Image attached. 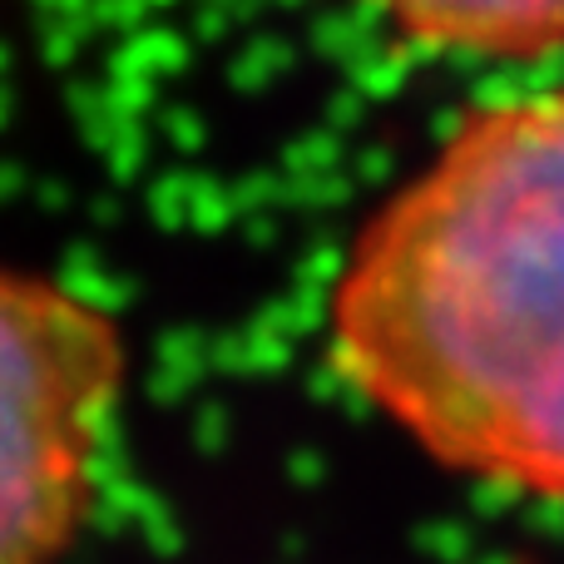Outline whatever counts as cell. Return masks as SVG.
<instances>
[{"label":"cell","mask_w":564,"mask_h":564,"mask_svg":"<svg viewBox=\"0 0 564 564\" xmlns=\"http://www.w3.org/2000/svg\"><path fill=\"white\" fill-rule=\"evenodd\" d=\"M391 35L431 55L545 59L564 50V0H361Z\"/></svg>","instance_id":"3957f363"},{"label":"cell","mask_w":564,"mask_h":564,"mask_svg":"<svg viewBox=\"0 0 564 564\" xmlns=\"http://www.w3.org/2000/svg\"><path fill=\"white\" fill-rule=\"evenodd\" d=\"M129 347L109 307L0 258V564H59L95 510Z\"/></svg>","instance_id":"7a4b0ae2"},{"label":"cell","mask_w":564,"mask_h":564,"mask_svg":"<svg viewBox=\"0 0 564 564\" xmlns=\"http://www.w3.org/2000/svg\"><path fill=\"white\" fill-rule=\"evenodd\" d=\"M327 357L451 476L564 500V85L470 109L361 224Z\"/></svg>","instance_id":"6da1fadb"}]
</instances>
